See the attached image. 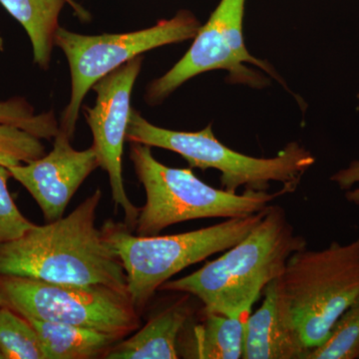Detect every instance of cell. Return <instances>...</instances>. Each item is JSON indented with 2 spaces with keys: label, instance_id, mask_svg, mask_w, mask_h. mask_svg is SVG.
<instances>
[{
  "label": "cell",
  "instance_id": "cell-12",
  "mask_svg": "<svg viewBox=\"0 0 359 359\" xmlns=\"http://www.w3.org/2000/svg\"><path fill=\"white\" fill-rule=\"evenodd\" d=\"M261 306L245 323L243 359H306L311 351L278 306L276 280L263 292Z\"/></svg>",
  "mask_w": 359,
  "mask_h": 359
},
{
  "label": "cell",
  "instance_id": "cell-4",
  "mask_svg": "<svg viewBox=\"0 0 359 359\" xmlns=\"http://www.w3.org/2000/svg\"><path fill=\"white\" fill-rule=\"evenodd\" d=\"M130 159L146 193L134 231L141 237L160 235L172 224L201 219H231L263 211L285 190H245L230 192L208 185L191 169L165 166L152 154L151 147L132 143Z\"/></svg>",
  "mask_w": 359,
  "mask_h": 359
},
{
  "label": "cell",
  "instance_id": "cell-9",
  "mask_svg": "<svg viewBox=\"0 0 359 359\" xmlns=\"http://www.w3.org/2000/svg\"><path fill=\"white\" fill-rule=\"evenodd\" d=\"M245 0H221L205 25L194 37L192 46L166 74L151 82L146 92L150 104H159L191 78L208 71L223 69L230 72L231 80L257 86L263 84L245 63L273 70L264 61L250 55L245 47L243 21Z\"/></svg>",
  "mask_w": 359,
  "mask_h": 359
},
{
  "label": "cell",
  "instance_id": "cell-15",
  "mask_svg": "<svg viewBox=\"0 0 359 359\" xmlns=\"http://www.w3.org/2000/svg\"><path fill=\"white\" fill-rule=\"evenodd\" d=\"M27 320L36 330L45 359L103 358L111 347L121 340L91 328L34 318Z\"/></svg>",
  "mask_w": 359,
  "mask_h": 359
},
{
  "label": "cell",
  "instance_id": "cell-16",
  "mask_svg": "<svg viewBox=\"0 0 359 359\" xmlns=\"http://www.w3.org/2000/svg\"><path fill=\"white\" fill-rule=\"evenodd\" d=\"M0 4L27 32L34 62L47 69L54 35L59 28V15L66 4L75 6L72 0H0Z\"/></svg>",
  "mask_w": 359,
  "mask_h": 359
},
{
  "label": "cell",
  "instance_id": "cell-21",
  "mask_svg": "<svg viewBox=\"0 0 359 359\" xmlns=\"http://www.w3.org/2000/svg\"><path fill=\"white\" fill-rule=\"evenodd\" d=\"M11 178L8 168L0 165V245L21 237L34 226L23 216L11 197L8 190Z\"/></svg>",
  "mask_w": 359,
  "mask_h": 359
},
{
  "label": "cell",
  "instance_id": "cell-14",
  "mask_svg": "<svg viewBox=\"0 0 359 359\" xmlns=\"http://www.w3.org/2000/svg\"><path fill=\"white\" fill-rule=\"evenodd\" d=\"M247 318L207 313L202 309L198 323H186L178 339V353L184 358L238 359L244 351Z\"/></svg>",
  "mask_w": 359,
  "mask_h": 359
},
{
  "label": "cell",
  "instance_id": "cell-25",
  "mask_svg": "<svg viewBox=\"0 0 359 359\" xmlns=\"http://www.w3.org/2000/svg\"><path fill=\"white\" fill-rule=\"evenodd\" d=\"M358 98H359V95H358Z\"/></svg>",
  "mask_w": 359,
  "mask_h": 359
},
{
  "label": "cell",
  "instance_id": "cell-19",
  "mask_svg": "<svg viewBox=\"0 0 359 359\" xmlns=\"http://www.w3.org/2000/svg\"><path fill=\"white\" fill-rule=\"evenodd\" d=\"M45 155L41 139L20 127L0 124V165L26 164Z\"/></svg>",
  "mask_w": 359,
  "mask_h": 359
},
{
  "label": "cell",
  "instance_id": "cell-3",
  "mask_svg": "<svg viewBox=\"0 0 359 359\" xmlns=\"http://www.w3.org/2000/svg\"><path fill=\"white\" fill-rule=\"evenodd\" d=\"M283 318L313 349L359 297V238L325 249L297 250L276 280Z\"/></svg>",
  "mask_w": 359,
  "mask_h": 359
},
{
  "label": "cell",
  "instance_id": "cell-20",
  "mask_svg": "<svg viewBox=\"0 0 359 359\" xmlns=\"http://www.w3.org/2000/svg\"><path fill=\"white\" fill-rule=\"evenodd\" d=\"M0 124L14 125L48 140L55 137L59 129L51 113L36 115L32 106L21 98L0 102Z\"/></svg>",
  "mask_w": 359,
  "mask_h": 359
},
{
  "label": "cell",
  "instance_id": "cell-17",
  "mask_svg": "<svg viewBox=\"0 0 359 359\" xmlns=\"http://www.w3.org/2000/svg\"><path fill=\"white\" fill-rule=\"evenodd\" d=\"M0 351L4 359H45L30 321L4 306H0Z\"/></svg>",
  "mask_w": 359,
  "mask_h": 359
},
{
  "label": "cell",
  "instance_id": "cell-23",
  "mask_svg": "<svg viewBox=\"0 0 359 359\" xmlns=\"http://www.w3.org/2000/svg\"><path fill=\"white\" fill-rule=\"evenodd\" d=\"M4 50V39L0 36V51Z\"/></svg>",
  "mask_w": 359,
  "mask_h": 359
},
{
  "label": "cell",
  "instance_id": "cell-7",
  "mask_svg": "<svg viewBox=\"0 0 359 359\" xmlns=\"http://www.w3.org/2000/svg\"><path fill=\"white\" fill-rule=\"evenodd\" d=\"M0 306L27 318L68 323L125 339L140 327L128 292L105 285L0 276Z\"/></svg>",
  "mask_w": 359,
  "mask_h": 359
},
{
  "label": "cell",
  "instance_id": "cell-10",
  "mask_svg": "<svg viewBox=\"0 0 359 359\" xmlns=\"http://www.w3.org/2000/svg\"><path fill=\"white\" fill-rule=\"evenodd\" d=\"M143 57L131 59L101 78L92 88L96 92L93 107H85L87 124L93 135L99 165L109 177L112 199L124 212V224L134 231L140 209L130 201L122 173V157L131 112L132 90L140 73Z\"/></svg>",
  "mask_w": 359,
  "mask_h": 359
},
{
  "label": "cell",
  "instance_id": "cell-24",
  "mask_svg": "<svg viewBox=\"0 0 359 359\" xmlns=\"http://www.w3.org/2000/svg\"><path fill=\"white\" fill-rule=\"evenodd\" d=\"M0 359H4V354L1 353V351H0Z\"/></svg>",
  "mask_w": 359,
  "mask_h": 359
},
{
  "label": "cell",
  "instance_id": "cell-2",
  "mask_svg": "<svg viewBox=\"0 0 359 359\" xmlns=\"http://www.w3.org/2000/svg\"><path fill=\"white\" fill-rule=\"evenodd\" d=\"M306 247L285 210L269 204L238 244L195 273L163 283L159 290L193 295L207 313L247 318L266 285L282 275L290 257Z\"/></svg>",
  "mask_w": 359,
  "mask_h": 359
},
{
  "label": "cell",
  "instance_id": "cell-11",
  "mask_svg": "<svg viewBox=\"0 0 359 359\" xmlns=\"http://www.w3.org/2000/svg\"><path fill=\"white\" fill-rule=\"evenodd\" d=\"M71 138L65 130L59 128L51 152L32 162L8 168L11 177L39 205L47 223L62 218L78 189L100 167L93 147L75 150Z\"/></svg>",
  "mask_w": 359,
  "mask_h": 359
},
{
  "label": "cell",
  "instance_id": "cell-5",
  "mask_svg": "<svg viewBox=\"0 0 359 359\" xmlns=\"http://www.w3.org/2000/svg\"><path fill=\"white\" fill-rule=\"evenodd\" d=\"M264 211L177 235L141 237L124 223L112 219L101 230L121 259L128 294L140 313L163 283L192 264L238 244L259 223Z\"/></svg>",
  "mask_w": 359,
  "mask_h": 359
},
{
  "label": "cell",
  "instance_id": "cell-8",
  "mask_svg": "<svg viewBox=\"0 0 359 359\" xmlns=\"http://www.w3.org/2000/svg\"><path fill=\"white\" fill-rule=\"evenodd\" d=\"M200 27L189 11H180L152 27L121 34H78L59 26L54 45L65 52L71 75L70 101L60 128L73 136L85 96L101 78L145 52L194 39Z\"/></svg>",
  "mask_w": 359,
  "mask_h": 359
},
{
  "label": "cell",
  "instance_id": "cell-13",
  "mask_svg": "<svg viewBox=\"0 0 359 359\" xmlns=\"http://www.w3.org/2000/svg\"><path fill=\"white\" fill-rule=\"evenodd\" d=\"M191 294L161 309L136 334L111 347L105 359H177L178 339L186 323L194 316Z\"/></svg>",
  "mask_w": 359,
  "mask_h": 359
},
{
  "label": "cell",
  "instance_id": "cell-18",
  "mask_svg": "<svg viewBox=\"0 0 359 359\" xmlns=\"http://www.w3.org/2000/svg\"><path fill=\"white\" fill-rule=\"evenodd\" d=\"M306 359H359V297L339 316L327 339Z\"/></svg>",
  "mask_w": 359,
  "mask_h": 359
},
{
  "label": "cell",
  "instance_id": "cell-22",
  "mask_svg": "<svg viewBox=\"0 0 359 359\" xmlns=\"http://www.w3.org/2000/svg\"><path fill=\"white\" fill-rule=\"evenodd\" d=\"M330 180L340 190L346 191L344 197L347 202L359 205V160L353 161L348 166L332 175Z\"/></svg>",
  "mask_w": 359,
  "mask_h": 359
},
{
  "label": "cell",
  "instance_id": "cell-6",
  "mask_svg": "<svg viewBox=\"0 0 359 359\" xmlns=\"http://www.w3.org/2000/svg\"><path fill=\"white\" fill-rule=\"evenodd\" d=\"M126 140L173 151L191 168L217 170L223 189L233 193L241 187L266 191L271 182L282 184L285 193H294L316 162L313 154L297 142L285 146L275 157H252L221 143L212 133V125L198 132L174 131L156 126L134 109L130 112Z\"/></svg>",
  "mask_w": 359,
  "mask_h": 359
},
{
  "label": "cell",
  "instance_id": "cell-1",
  "mask_svg": "<svg viewBox=\"0 0 359 359\" xmlns=\"http://www.w3.org/2000/svg\"><path fill=\"white\" fill-rule=\"evenodd\" d=\"M101 199L98 189L68 216L34 224L21 237L0 245V276L128 292L121 259L96 226Z\"/></svg>",
  "mask_w": 359,
  "mask_h": 359
}]
</instances>
